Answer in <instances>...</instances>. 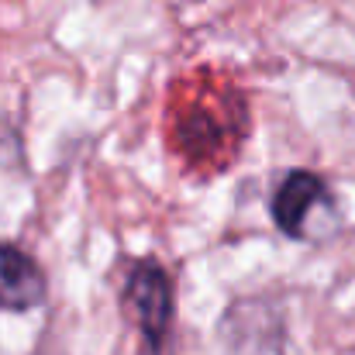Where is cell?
Listing matches in <instances>:
<instances>
[{"label": "cell", "instance_id": "cell-1", "mask_svg": "<svg viewBox=\"0 0 355 355\" xmlns=\"http://www.w3.org/2000/svg\"><path fill=\"white\" fill-rule=\"evenodd\" d=\"M124 311L138 328L148 355H162L176 321V293L159 259H138L124 283Z\"/></svg>", "mask_w": 355, "mask_h": 355}, {"label": "cell", "instance_id": "cell-2", "mask_svg": "<svg viewBox=\"0 0 355 355\" xmlns=\"http://www.w3.org/2000/svg\"><path fill=\"white\" fill-rule=\"evenodd\" d=\"M328 204H331V193H328V183L318 173L290 169L269 197V214H272V225L286 238H304L307 235V218L318 207H328Z\"/></svg>", "mask_w": 355, "mask_h": 355}, {"label": "cell", "instance_id": "cell-3", "mask_svg": "<svg viewBox=\"0 0 355 355\" xmlns=\"http://www.w3.org/2000/svg\"><path fill=\"white\" fill-rule=\"evenodd\" d=\"M49 279L42 266L17 245H0V311H31L42 307Z\"/></svg>", "mask_w": 355, "mask_h": 355}, {"label": "cell", "instance_id": "cell-4", "mask_svg": "<svg viewBox=\"0 0 355 355\" xmlns=\"http://www.w3.org/2000/svg\"><path fill=\"white\" fill-rule=\"evenodd\" d=\"M248 318H241V307L228 314V355H286L283 352V328L276 318H262V304H245Z\"/></svg>", "mask_w": 355, "mask_h": 355}]
</instances>
